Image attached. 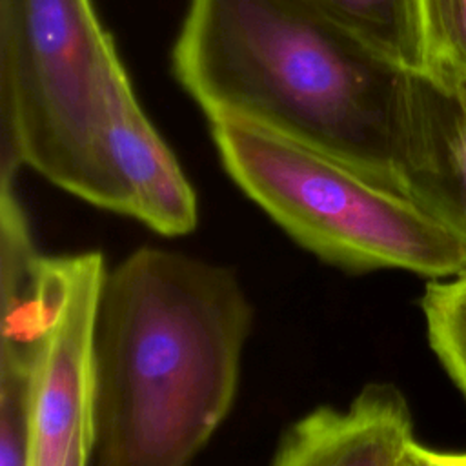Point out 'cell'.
<instances>
[{
  "label": "cell",
  "instance_id": "obj_1",
  "mask_svg": "<svg viewBox=\"0 0 466 466\" xmlns=\"http://www.w3.org/2000/svg\"><path fill=\"white\" fill-rule=\"evenodd\" d=\"M173 67L209 122L306 146L404 197L410 71L311 0H189Z\"/></svg>",
  "mask_w": 466,
  "mask_h": 466
},
{
  "label": "cell",
  "instance_id": "obj_3",
  "mask_svg": "<svg viewBox=\"0 0 466 466\" xmlns=\"http://www.w3.org/2000/svg\"><path fill=\"white\" fill-rule=\"evenodd\" d=\"M129 89L91 0H0V177L25 164L133 218L111 149L113 109Z\"/></svg>",
  "mask_w": 466,
  "mask_h": 466
},
{
  "label": "cell",
  "instance_id": "obj_9",
  "mask_svg": "<svg viewBox=\"0 0 466 466\" xmlns=\"http://www.w3.org/2000/svg\"><path fill=\"white\" fill-rule=\"evenodd\" d=\"M420 306L430 346L466 399V275L431 280Z\"/></svg>",
  "mask_w": 466,
  "mask_h": 466
},
{
  "label": "cell",
  "instance_id": "obj_4",
  "mask_svg": "<svg viewBox=\"0 0 466 466\" xmlns=\"http://www.w3.org/2000/svg\"><path fill=\"white\" fill-rule=\"evenodd\" d=\"M226 171L297 244L348 271L466 275V248L410 198L260 129L211 122Z\"/></svg>",
  "mask_w": 466,
  "mask_h": 466
},
{
  "label": "cell",
  "instance_id": "obj_11",
  "mask_svg": "<svg viewBox=\"0 0 466 466\" xmlns=\"http://www.w3.org/2000/svg\"><path fill=\"white\" fill-rule=\"evenodd\" d=\"M413 442H415V439L410 442V446H408V450H406V453H404V457H402L400 466H424V464L420 462V459L417 457V453L413 451Z\"/></svg>",
  "mask_w": 466,
  "mask_h": 466
},
{
  "label": "cell",
  "instance_id": "obj_8",
  "mask_svg": "<svg viewBox=\"0 0 466 466\" xmlns=\"http://www.w3.org/2000/svg\"><path fill=\"white\" fill-rule=\"evenodd\" d=\"M422 71L441 84H466V0H413Z\"/></svg>",
  "mask_w": 466,
  "mask_h": 466
},
{
  "label": "cell",
  "instance_id": "obj_7",
  "mask_svg": "<svg viewBox=\"0 0 466 466\" xmlns=\"http://www.w3.org/2000/svg\"><path fill=\"white\" fill-rule=\"evenodd\" d=\"M390 60L408 71H422V49L413 0H311Z\"/></svg>",
  "mask_w": 466,
  "mask_h": 466
},
{
  "label": "cell",
  "instance_id": "obj_10",
  "mask_svg": "<svg viewBox=\"0 0 466 466\" xmlns=\"http://www.w3.org/2000/svg\"><path fill=\"white\" fill-rule=\"evenodd\" d=\"M413 451L417 453L424 466H466V451H435L424 448L417 441L413 442Z\"/></svg>",
  "mask_w": 466,
  "mask_h": 466
},
{
  "label": "cell",
  "instance_id": "obj_2",
  "mask_svg": "<svg viewBox=\"0 0 466 466\" xmlns=\"http://www.w3.org/2000/svg\"><path fill=\"white\" fill-rule=\"evenodd\" d=\"M249 326L229 268L140 248L106 271L91 466H189L233 404Z\"/></svg>",
  "mask_w": 466,
  "mask_h": 466
},
{
  "label": "cell",
  "instance_id": "obj_6",
  "mask_svg": "<svg viewBox=\"0 0 466 466\" xmlns=\"http://www.w3.org/2000/svg\"><path fill=\"white\" fill-rule=\"evenodd\" d=\"M402 187L466 248V84L408 73Z\"/></svg>",
  "mask_w": 466,
  "mask_h": 466
},
{
  "label": "cell",
  "instance_id": "obj_5",
  "mask_svg": "<svg viewBox=\"0 0 466 466\" xmlns=\"http://www.w3.org/2000/svg\"><path fill=\"white\" fill-rule=\"evenodd\" d=\"M104 279L96 251L38 257L27 466H64L75 435L93 426L95 329Z\"/></svg>",
  "mask_w": 466,
  "mask_h": 466
}]
</instances>
